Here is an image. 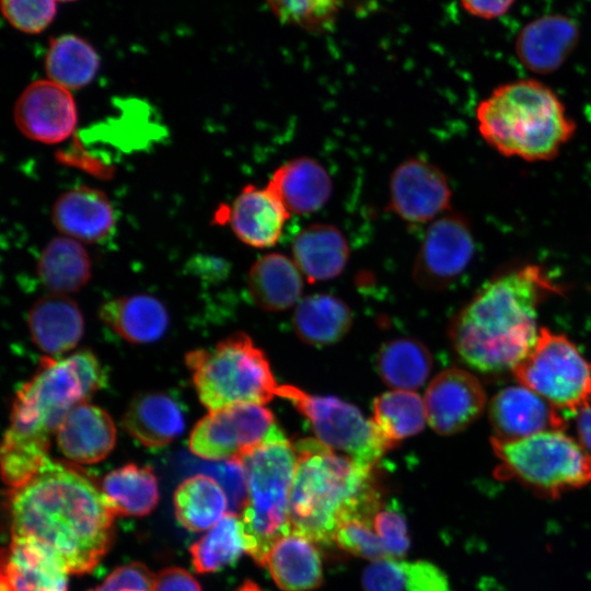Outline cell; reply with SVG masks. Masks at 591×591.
Returning a JSON list of instances; mask_svg holds the SVG:
<instances>
[{
	"instance_id": "obj_1",
	"label": "cell",
	"mask_w": 591,
	"mask_h": 591,
	"mask_svg": "<svg viewBox=\"0 0 591 591\" xmlns=\"http://www.w3.org/2000/svg\"><path fill=\"white\" fill-rule=\"evenodd\" d=\"M11 537L48 551L69 573L91 572L108 552L115 514L103 491L76 468L49 461L9 490Z\"/></svg>"
},
{
	"instance_id": "obj_2",
	"label": "cell",
	"mask_w": 591,
	"mask_h": 591,
	"mask_svg": "<svg viewBox=\"0 0 591 591\" xmlns=\"http://www.w3.org/2000/svg\"><path fill=\"white\" fill-rule=\"evenodd\" d=\"M560 292L536 265L494 277L452 321L449 335L455 351L480 372L512 370L536 341L540 304Z\"/></svg>"
},
{
	"instance_id": "obj_3",
	"label": "cell",
	"mask_w": 591,
	"mask_h": 591,
	"mask_svg": "<svg viewBox=\"0 0 591 591\" xmlns=\"http://www.w3.org/2000/svg\"><path fill=\"white\" fill-rule=\"evenodd\" d=\"M298 454L289 497L292 532L313 542L329 543L341 522L372 520L381 508L373 468L339 454L317 439L294 444Z\"/></svg>"
},
{
	"instance_id": "obj_4",
	"label": "cell",
	"mask_w": 591,
	"mask_h": 591,
	"mask_svg": "<svg viewBox=\"0 0 591 591\" xmlns=\"http://www.w3.org/2000/svg\"><path fill=\"white\" fill-rule=\"evenodd\" d=\"M476 119L488 144L526 161L553 159L576 129L557 95L533 79L496 88L479 103Z\"/></svg>"
},
{
	"instance_id": "obj_5",
	"label": "cell",
	"mask_w": 591,
	"mask_h": 591,
	"mask_svg": "<svg viewBox=\"0 0 591 591\" xmlns=\"http://www.w3.org/2000/svg\"><path fill=\"white\" fill-rule=\"evenodd\" d=\"M106 382L107 373L91 350L63 358L45 356L35 374L18 389L8 430L49 442L66 416Z\"/></svg>"
},
{
	"instance_id": "obj_6",
	"label": "cell",
	"mask_w": 591,
	"mask_h": 591,
	"mask_svg": "<svg viewBox=\"0 0 591 591\" xmlns=\"http://www.w3.org/2000/svg\"><path fill=\"white\" fill-rule=\"evenodd\" d=\"M200 403L209 412L240 404L263 405L279 393L269 362L244 333L185 355Z\"/></svg>"
},
{
	"instance_id": "obj_7",
	"label": "cell",
	"mask_w": 591,
	"mask_h": 591,
	"mask_svg": "<svg viewBox=\"0 0 591 591\" xmlns=\"http://www.w3.org/2000/svg\"><path fill=\"white\" fill-rule=\"evenodd\" d=\"M237 461L245 478L247 498L241 511L246 553L258 564L271 545L291 532L289 497L298 454L287 439L264 443Z\"/></svg>"
},
{
	"instance_id": "obj_8",
	"label": "cell",
	"mask_w": 591,
	"mask_h": 591,
	"mask_svg": "<svg viewBox=\"0 0 591 591\" xmlns=\"http://www.w3.org/2000/svg\"><path fill=\"white\" fill-rule=\"evenodd\" d=\"M497 478L513 480L536 495L557 498L591 483V454L564 430L529 437L490 438Z\"/></svg>"
},
{
	"instance_id": "obj_9",
	"label": "cell",
	"mask_w": 591,
	"mask_h": 591,
	"mask_svg": "<svg viewBox=\"0 0 591 591\" xmlns=\"http://www.w3.org/2000/svg\"><path fill=\"white\" fill-rule=\"evenodd\" d=\"M511 371L519 384L558 410L576 414L591 403V361L563 334L541 328L531 350Z\"/></svg>"
},
{
	"instance_id": "obj_10",
	"label": "cell",
	"mask_w": 591,
	"mask_h": 591,
	"mask_svg": "<svg viewBox=\"0 0 591 591\" xmlns=\"http://www.w3.org/2000/svg\"><path fill=\"white\" fill-rule=\"evenodd\" d=\"M278 395L308 419L320 442L354 462L373 468L387 451L372 420L356 406L334 396L310 395L292 385H281Z\"/></svg>"
},
{
	"instance_id": "obj_11",
	"label": "cell",
	"mask_w": 591,
	"mask_h": 591,
	"mask_svg": "<svg viewBox=\"0 0 591 591\" xmlns=\"http://www.w3.org/2000/svg\"><path fill=\"white\" fill-rule=\"evenodd\" d=\"M283 439L269 409L240 404L202 417L190 432L188 448L200 459L228 461L239 460L264 443Z\"/></svg>"
},
{
	"instance_id": "obj_12",
	"label": "cell",
	"mask_w": 591,
	"mask_h": 591,
	"mask_svg": "<svg viewBox=\"0 0 591 591\" xmlns=\"http://www.w3.org/2000/svg\"><path fill=\"white\" fill-rule=\"evenodd\" d=\"M474 251L470 222L449 210L428 225L415 257L413 278L424 289H445L467 268Z\"/></svg>"
},
{
	"instance_id": "obj_13",
	"label": "cell",
	"mask_w": 591,
	"mask_h": 591,
	"mask_svg": "<svg viewBox=\"0 0 591 591\" xmlns=\"http://www.w3.org/2000/svg\"><path fill=\"white\" fill-rule=\"evenodd\" d=\"M451 187L444 173L417 157L395 166L389 181V208L409 224L432 222L449 211Z\"/></svg>"
},
{
	"instance_id": "obj_14",
	"label": "cell",
	"mask_w": 591,
	"mask_h": 591,
	"mask_svg": "<svg viewBox=\"0 0 591 591\" xmlns=\"http://www.w3.org/2000/svg\"><path fill=\"white\" fill-rule=\"evenodd\" d=\"M13 119L26 138L55 144L66 140L78 123V111L70 90L47 80L28 84L19 95Z\"/></svg>"
},
{
	"instance_id": "obj_15",
	"label": "cell",
	"mask_w": 591,
	"mask_h": 591,
	"mask_svg": "<svg viewBox=\"0 0 591 591\" xmlns=\"http://www.w3.org/2000/svg\"><path fill=\"white\" fill-rule=\"evenodd\" d=\"M424 403L432 429L450 436L463 431L478 419L486 406V394L475 375L451 368L432 379Z\"/></svg>"
},
{
	"instance_id": "obj_16",
	"label": "cell",
	"mask_w": 591,
	"mask_h": 591,
	"mask_svg": "<svg viewBox=\"0 0 591 591\" xmlns=\"http://www.w3.org/2000/svg\"><path fill=\"white\" fill-rule=\"evenodd\" d=\"M489 420L495 438L514 440L546 430H564L560 410L530 389L508 386L489 403Z\"/></svg>"
},
{
	"instance_id": "obj_17",
	"label": "cell",
	"mask_w": 591,
	"mask_h": 591,
	"mask_svg": "<svg viewBox=\"0 0 591 591\" xmlns=\"http://www.w3.org/2000/svg\"><path fill=\"white\" fill-rule=\"evenodd\" d=\"M290 213L268 188L246 185L230 205L227 220L234 235L255 248H268L282 235Z\"/></svg>"
},
{
	"instance_id": "obj_18",
	"label": "cell",
	"mask_w": 591,
	"mask_h": 591,
	"mask_svg": "<svg viewBox=\"0 0 591 591\" xmlns=\"http://www.w3.org/2000/svg\"><path fill=\"white\" fill-rule=\"evenodd\" d=\"M67 569L37 542L11 537L1 556L0 591H67Z\"/></svg>"
},
{
	"instance_id": "obj_19",
	"label": "cell",
	"mask_w": 591,
	"mask_h": 591,
	"mask_svg": "<svg viewBox=\"0 0 591 591\" xmlns=\"http://www.w3.org/2000/svg\"><path fill=\"white\" fill-rule=\"evenodd\" d=\"M51 220L62 235L81 243H97L112 233L115 211L105 193L90 186H78L55 200Z\"/></svg>"
},
{
	"instance_id": "obj_20",
	"label": "cell",
	"mask_w": 591,
	"mask_h": 591,
	"mask_svg": "<svg viewBox=\"0 0 591 591\" xmlns=\"http://www.w3.org/2000/svg\"><path fill=\"white\" fill-rule=\"evenodd\" d=\"M578 38L579 28L573 20L560 14L544 15L521 30L515 53L526 69L547 74L565 62Z\"/></svg>"
},
{
	"instance_id": "obj_21",
	"label": "cell",
	"mask_w": 591,
	"mask_h": 591,
	"mask_svg": "<svg viewBox=\"0 0 591 591\" xmlns=\"http://www.w3.org/2000/svg\"><path fill=\"white\" fill-rule=\"evenodd\" d=\"M59 450L69 460L94 464L114 449L116 427L111 416L88 402L76 406L56 431Z\"/></svg>"
},
{
	"instance_id": "obj_22",
	"label": "cell",
	"mask_w": 591,
	"mask_h": 591,
	"mask_svg": "<svg viewBox=\"0 0 591 591\" xmlns=\"http://www.w3.org/2000/svg\"><path fill=\"white\" fill-rule=\"evenodd\" d=\"M267 186L290 215H308L320 210L333 192L329 173L310 157H297L279 165Z\"/></svg>"
},
{
	"instance_id": "obj_23",
	"label": "cell",
	"mask_w": 591,
	"mask_h": 591,
	"mask_svg": "<svg viewBox=\"0 0 591 591\" xmlns=\"http://www.w3.org/2000/svg\"><path fill=\"white\" fill-rule=\"evenodd\" d=\"M27 326L34 344L49 357H58L77 346L83 335V315L67 294L50 293L30 309Z\"/></svg>"
},
{
	"instance_id": "obj_24",
	"label": "cell",
	"mask_w": 591,
	"mask_h": 591,
	"mask_svg": "<svg viewBox=\"0 0 591 591\" xmlns=\"http://www.w3.org/2000/svg\"><path fill=\"white\" fill-rule=\"evenodd\" d=\"M121 425L140 444L161 448L183 433L185 416L178 403L169 394L146 392L131 399Z\"/></svg>"
},
{
	"instance_id": "obj_25",
	"label": "cell",
	"mask_w": 591,
	"mask_h": 591,
	"mask_svg": "<svg viewBox=\"0 0 591 591\" xmlns=\"http://www.w3.org/2000/svg\"><path fill=\"white\" fill-rule=\"evenodd\" d=\"M292 259L310 282L329 280L345 269L349 245L334 224L316 222L301 229L292 240Z\"/></svg>"
},
{
	"instance_id": "obj_26",
	"label": "cell",
	"mask_w": 591,
	"mask_h": 591,
	"mask_svg": "<svg viewBox=\"0 0 591 591\" xmlns=\"http://www.w3.org/2000/svg\"><path fill=\"white\" fill-rule=\"evenodd\" d=\"M265 566L283 591H309L323 582L322 560L313 541L292 531L275 541Z\"/></svg>"
},
{
	"instance_id": "obj_27",
	"label": "cell",
	"mask_w": 591,
	"mask_h": 591,
	"mask_svg": "<svg viewBox=\"0 0 591 591\" xmlns=\"http://www.w3.org/2000/svg\"><path fill=\"white\" fill-rule=\"evenodd\" d=\"M99 315L118 336L132 344L157 341L170 323L165 305L143 293L109 300L100 308Z\"/></svg>"
},
{
	"instance_id": "obj_28",
	"label": "cell",
	"mask_w": 591,
	"mask_h": 591,
	"mask_svg": "<svg viewBox=\"0 0 591 591\" xmlns=\"http://www.w3.org/2000/svg\"><path fill=\"white\" fill-rule=\"evenodd\" d=\"M302 287V274L296 263L280 253L259 257L247 274L248 294L265 311L292 306L299 300Z\"/></svg>"
},
{
	"instance_id": "obj_29",
	"label": "cell",
	"mask_w": 591,
	"mask_h": 591,
	"mask_svg": "<svg viewBox=\"0 0 591 591\" xmlns=\"http://www.w3.org/2000/svg\"><path fill=\"white\" fill-rule=\"evenodd\" d=\"M229 507L225 489L208 474L184 479L174 493L175 517L182 526L192 532L211 529L229 513Z\"/></svg>"
},
{
	"instance_id": "obj_30",
	"label": "cell",
	"mask_w": 591,
	"mask_h": 591,
	"mask_svg": "<svg viewBox=\"0 0 591 591\" xmlns=\"http://www.w3.org/2000/svg\"><path fill=\"white\" fill-rule=\"evenodd\" d=\"M91 259L83 244L65 235L50 240L37 262L42 283L59 294L82 289L91 278Z\"/></svg>"
},
{
	"instance_id": "obj_31",
	"label": "cell",
	"mask_w": 591,
	"mask_h": 591,
	"mask_svg": "<svg viewBox=\"0 0 591 591\" xmlns=\"http://www.w3.org/2000/svg\"><path fill=\"white\" fill-rule=\"evenodd\" d=\"M352 316L348 305L331 294H312L302 299L293 314L298 337L314 347L339 341L349 331Z\"/></svg>"
},
{
	"instance_id": "obj_32",
	"label": "cell",
	"mask_w": 591,
	"mask_h": 591,
	"mask_svg": "<svg viewBox=\"0 0 591 591\" xmlns=\"http://www.w3.org/2000/svg\"><path fill=\"white\" fill-rule=\"evenodd\" d=\"M101 490L115 515H147L159 501V484L153 470L135 463L107 473Z\"/></svg>"
},
{
	"instance_id": "obj_33",
	"label": "cell",
	"mask_w": 591,
	"mask_h": 591,
	"mask_svg": "<svg viewBox=\"0 0 591 591\" xmlns=\"http://www.w3.org/2000/svg\"><path fill=\"white\" fill-rule=\"evenodd\" d=\"M426 419L424 399L412 391L386 392L373 402L372 422L387 450L420 432Z\"/></svg>"
},
{
	"instance_id": "obj_34",
	"label": "cell",
	"mask_w": 591,
	"mask_h": 591,
	"mask_svg": "<svg viewBox=\"0 0 591 591\" xmlns=\"http://www.w3.org/2000/svg\"><path fill=\"white\" fill-rule=\"evenodd\" d=\"M100 58L95 49L83 38L65 34L50 40L45 71L49 80L68 89L88 85L95 78Z\"/></svg>"
},
{
	"instance_id": "obj_35",
	"label": "cell",
	"mask_w": 591,
	"mask_h": 591,
	"mask_svg": "<svg viewBox=\"0 0 591 591\" xmlns=\"http://www.w3.org/2000/svg\"><path fill=\"white\" fill-rule=\"evenodd\" d=\"M376 370L385 384L397 390H414L425 383L432 359L424 344L414 338L386 341L376 355Z\"/></svg>"
},
{
	"instance_id": "obj_36",
	"label": "cell",
	"mask_w": 591,
	"mask_h": 591,
	"mask_svg": "<svg viewBox=\"0 0 591 591\" xmlns=\"http://www.w3.org/2000/svg\"><path fill=\"white\" fill-rule=\"evenodd\" d=\"M195 570L217 571L233 564L246 552L241 519L229 512L189 548Z\"/></svg>"
},
{
	"instance_id": "obj_37",
	"label": "cell",
	"mask_w": 591,
	"mask_h": 591,
	"mask_svg": "<svg viewBox=\"0 0 591 591\" xmlns=\"http://www.w3.org/2000/svg\"><path fill=\"white\" fill-rule=\"evenodd\" d=\"M49 442L7 430L1 445V475L9 490L31 480L49 461Z\"/></svg>"
},
{
	"instance_id": "obj_38",
	"label": "cell",
	"mask_w": 591,
	"mask_h": 591,
	"mask_svg": "<svg viewBox=\"0 0 591 591\" xmlns=\"http://www.w3.org/2000/svg\"><path fill=\"white\" fill-rule=\"evenodd\" d=\"M265 1L281 23L314 33L331 30L343 4V0Z\"/></svg>"
},
{
	"instance_id": "obj_39",
	"label": "cell",
	"mask_w": 591,
	"mask_h": 591,
	"mask_svg": "<svg viewBox=\"0 0 591 591\" xmlns=\"http://www.w3.org/2000/svg\"><path fill=\"white\" fill-rule=\"evenodd\" d=\"M334 541L340 548L356 556L371 560L389 558L370 519L354 517L345 520L337 528Z\"/></svg>"
},
{
	"instance_id": "obj_40",
	"label": "cell",
	"mask_w": 591,
	"mask_h": 591,
	"mask_svg": "<svg viewBox=\"0 0 591 591\" xmlns=\"http://www.w3.org/2000/svg\"><path fill=\"white\" fill-rule=\"evenodd\" d=\"M1 10L14 28L38 34L53 22L57 5L56 0H1Z\"/></svg>"
},
{
	"instance_id": "obj_41",
	"label": "cell",
	"mask_w": 591,
	"mask_h": 591,
	"mask_svg": "<svg viewBox=\"0 0 591 591\" xmlns=\"http://www.w3.org/2000/svg\"><path fill=\"white\" fill-rule=\"evenodd\" d=\"M372 525L389 558H399L407 553L410 546L408 529L399 511L380 508L372 518Z\"/></svg>"
},
{
	"instance_id": "obj_42",
	"label": "cell",
	"mask_w": 591,
	"mask_h": 591,
	"mask_svg": "<svg viewBox=\"0 0 591 591\" xmlns=\"http://www.w3.org/2000/svg\"><path fill=\"white\" fill-rule=\"evenodd\" d=\"M155 575L141 563H130L112 571L97 587L89 591H152Z\"/></svg>"
},
{
	"instance_id": "obj_43",
	"label": "cell",
	"mask_w": 591,
	"mask_h": 591,
	"mask_svg": "<svg viewBox=\"0 0 591 591\" xmlns=\"http://www.w3.org/2000/svg\"><path fill=\"white\" fill-rule=\"evenodd\" d=\"M405 591H450L443 571L426 560L401 561Z\"/></svg>"
},
{
	"instance_id": "obj_44",
	"label": "cell",
	"mask_w": 591,
	"mask_h": 591,
	"mask_svg": "<svg viewBox=\"0 0 591 591\" xmlns=\"http://www.w3.org/2000/svg\"><path fill=\"white\" fill-rule=\"evenodd\" d=\"M364 591H405L401 561L393 558L373 560L362 573Z\"/></svg>"
},
{
	"instance_id": "obj_45",
	"label": "cell",
	"mask_w": 591,
	"mask_h": 591,
	"mask_svg": "<svg viewBox=\"0 0 591 591\" xmlns=\"http://www.w3.org/2000/svg\"><path fill=\"white\" fill-rule=\"evenodd\" d=\"M152 591H201V588L186 569L169 567L155 576Z\"/></svg>"
},
{
	"instance_id": "obj_46",
	"label": "cell",
	"mask_w": 591,
	"mask_h": 591,
	"mask_svg": "<svg viewBox=\"0 0 591 591\" xmlns=\"http://www.w3.org/2000/svg\"><path fill=\"white\" fill-rule=\"evenodd\" d=\"M463 8L471 14L494 19L503 15L514 0H460Z\"/></svg>"
},
{
	"instance_id": "obj_47",
	"label": "cell",
	"mask_w": 591,
	"mask_h": 591,
	"mask_svg": "<svg viewBox=\"0 0 591 591\" xmlns=\"http://www.w3.org/2000/svg\"><path fill=\"white\" fill-rule=\"evenodd\" d=\"M576 414L575 428L577 441L591 454V406L588 405Z\"/></svg>"
},
{
	"instance_id": "obj_48",
	"label": "cell",
	"mask_w": 591,
	"mask_h": 591,
	"mask_svg": "<svg viewBox=\"0 0 591 591\" xmlns=\"http://www.w3.org/2000/svg\"><path fill=\"white\" fill-rule=\"evenodd\" d=\"M239 591H260V589L253 582H246Z\"/></svg>"
},
{
	"instance_id": "obj_49",
	"label": "cell",
	"mask_w": 591,
	"mask_h": 591,
	"mask_svg": "<svg viewBox=\"0 0 591 591\" xmlns=\"http://www.w3.org/2000/svg\"><path fill=\"white\" fill-rule=\"evenodd\" d=\"M59 1H74V0H59Z\"/></svg>"
}]
</instances>
